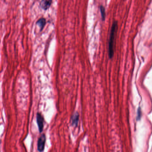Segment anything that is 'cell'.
Masks as SVG:
<instances>
[{
  "label": "cell",
  "instance_id": "obj_1",
  "mask_svg": "<svg viewBox=\"0 0 152 152\" xmlns=\"http://www.w3.org/2000/svg\"><path fill=\"white\" fill-rule=\"evenodd\" d=\"M117 28H118V22L117 21H114L112 26L109 42V56L110 59H112L114 54L113 46H114V38H115V35L117 31Z\"/></svg>",
  "mask_w": 152,
  "mask_h": 152
},
{
  "label": "cell",
  "instance_id": "obj_6",
  "mask_svg": "<svg viewBox=\"0 0 152 152\" xmlns=\"http://www.w3.org/2000/svg\"><path fill=\"white\" fill-rule=\"evenodd\" d=\"M46 24V20L45 18H42L39 19L36 22V24L40 27L41 31L43 29L45 26Z\"/></svg>",
  "mask_w": 152,
  "mask_h": 152
},
{
  "label": "cell",
  "instance_id": "obj_2",
  "mask_svg": "<svg viewBox=\"0 0 152 152\" xmlns=\"http://www.w3.org/2000/svg\"><path fill=\"white\" fill-rule=\"evenodd\" d=\"M46 137L44 134H43L39 137L37 142V150L39 152H43L44 150Z\"/></svg>",
  "mask_w": 152,
  "mask_h": 152
},
{
  "label": "cell",
  "instance_id": "obj_3",
  "mask_svg": "<svg viewBox=\"0 0 152 152\" xmlns=\"http://www.w3.org/2000/svg\"><path fill=\"white\" fill-rule=\"evenodd\" d=\"M37 122L38 126V129L40 133H42L44 127V119L42 116V114L40 113L37 114Z\"/></svg>",
  "mask_w": 152,
  "mask_h": 152
},
{
  "label": "cell",
  "instance_id": "obj_4",
  "mask_svg": "<svg viewBox=\"0 0 152 152\" xmlns=\"http://www.w3.org/2000/svg\"><path fill=\"white\" fill-rule=\"evenodd\" d=\"M52 1L51 0H43L40 2V6L43 10H47L51 5Z\"/></svg>",
  "mask_w": 152,
  "mask_h": 152
},
{
  "label": "cell",
  "instance_id": "obj_7",
  "mask_svg": "<svg viewBox=\"0 0 152 152\" xmlns=\"http://www.w3.org/2000/svg\"><path fill=\"white\" fill-rule=\"evenodd\" d=\"M100 11H101V15L103 21L105 20V11L104 6L101 5L100 7Z\"/></svg>",
  "mask_w": 152,
  "mask_h": 152
},
{
  "label": "cell",
  "instance_id": "obj_5",
  "mask_svg": "<svg viewBox=\"0 0 152 152\" xmlns=\"http://www.w3.org/2000/svg\"><path fill=\"white\" fill-rule=\"evenodd\" d=\"M79 114L77 112H75L73 114L71 118V122L73 126H77L79 121Z\"/></svg>",
  "mask_w": 152,
  "mask_h": 152
}]
</instances>
